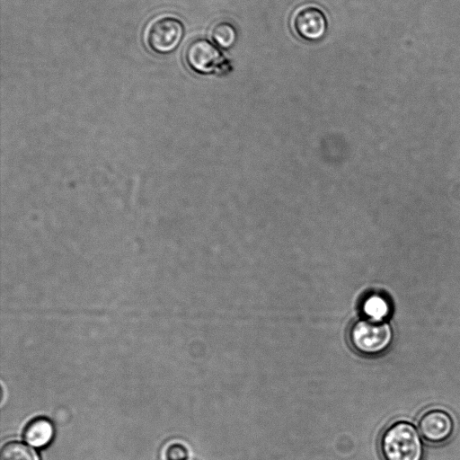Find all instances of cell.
Returning a JSON list of instances; mask_svg holds the SVG:
<instances>
[{"mask_svg": "<svg viewBox=\"0 0 460 460\" xmlns=\"http://www.w3.org/2000/svg\"><path fill=\"white\" fill-rule=\"evenodd\" d=\"M379 447L384 460H423L424 456L422 437L408 420H396L386 427Z\"/></svg>", "mask_w": 460, "mask_h": 460, "instance_id": "cell-1", "label": "cell"}, {"mask_svg": "<svg viewBox=\"0 0 460 460\" xmlns=\"http://www.w3.org/2000/svg\"><path fill=\"white\" fill-rule=\"evenodd\" d=\"M394 332L386 322L361 319L353 323L349 331V341L354 349L365 356H377L392 344Z\"/></svg>", "mask_w": 460, "mask_h": 460, "instance_id": "cell-2", "label": "cell"}, {"mask_svg": "<svg viewBox=\"0 0 460 460\" xmlns=\"http://www.w3.org/2000/svg\"><path fill=\"white\" fill-rule=\"evenodd\" d=\"M184 27L173 17L155 19L147 28L146 41L149 48L159 54L173 51L182 40Z\"/></svg>", "mask_w": 460, "mask_h": 460, "instance_id": "cell-3", "label": "cell"}, {"mask_svg": "<svg viewBox=\"0 0 460 460\" xmlns=\"http://www.w3.org/2000/svg\"><path fill=\"white\" fill-rule=\"evenodd\" d=\"M291 27L301 39L315 41L321 40L327 31V19L324 13L313 4L297 7L291 16Z\"/></svg>", "mask_w": 460, "mask_h": 460, "instance_id": "cell-4", "label": "cell"}, {"mask_svg": "<svg viewBox=\"0 0 460 460\" xmlns=\"http://www.w3.org/2000/svg\"><path fill=\"white\" fill-rule=\"evenodd\" d=\"M418 429L423 439L432 444L447 441L455 431V420L451 414L439 408L424 411L419 418Z\"/></svg>", "mask_w": 460, "mask_h": 460, "instance_id": "cell-5", "label": "cell"}, {"mask_svg": "<svg viewBox=\"0 0 460 460\" xmlns=\"http://www.w3.org/2000/svg\"><path fill=\"white\" fill-rule=\"evenodd\" d=\"M188 66L199 74H209L223 69L225 59L216 46L204 39L191 41L185 51Z\"/></svg>", "mask_w": 460, "mask_h": 460, "instance_id": "cell-6", "label": "cell"}, {"mask_svg": "<svg viewBox=\"0 0 460 460\" xmlns=\"http://www.w3.org/2000/svg\"><path fill=\"white\" fill-rule=\"evenodd\" d=\"M26 443L33 447H44L54 437V427L46 418H36L30 421L23 431Z\"/></svg>", "mask_w": 460, "mask_h": 460, "instance_id": "cell-7", "label": "cell"}, {"mask_svg": "<svg viewBox=\"0 0 460 460\" xmlns=\"http://www.w3.org/2000/svg\"><path fill=\"white\" fill-rule=\"evenodd\" d=\"M361 310L367 319L383 322L390 316L391 304L381 293H370L363 299Z\"/></svg>", "mask_w": 460, "mask_h": 460, "instance_id": "cell-8", "label": "cell"}, {"mask_svg": "<svg viewBox=\"0 0 460 460\" xmlns=\"http://www.w3.org/2000/svg\"><path fill=\"white\" fill-rule=\"evenodd\" d=\"M0 460H40V458L31 446L19 441H10L2 447Z\"/></svg>", "mask_w": 460, "mask_h": 460, "instance_id": "cell-9", "label": "cell"}, {"mask_svg": "<svg viewBox=\"0 0 460 460\" xmlns=\"http://www.w3.org/2000/svg\"><path fill=\"white\" fill-rule=\"evenodd\" d=\"M213 41L222 49L231 48L236 40V31L232 23L221 21L216 22L210 31Z\"/></svg>", "mask_w": 460, "mask_h": 460, "instance_id": "cell-10", "label": "cell"}, {"mask_svg": "<svg viewBox=\"0 0 460 460\" xmlns=\"http://www.w3.org/2000/svg\"><path fill=\"white\" fill-rule=\"evenodd\" d=\"M188 450L181 443H171L164 449L165 460H186Z\"/></svg>", "mask_w": 460, "mask_h": 460, "instance_id": "cell-11", "label": "cell"}]
</instances>
